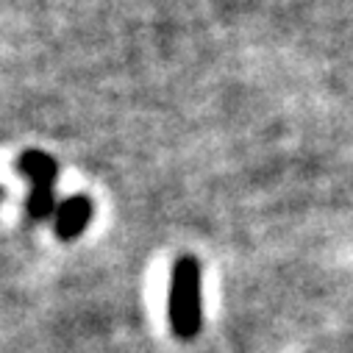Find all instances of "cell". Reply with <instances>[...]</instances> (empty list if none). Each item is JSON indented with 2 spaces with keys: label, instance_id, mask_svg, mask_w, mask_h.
<instances>
[{
  "label": "cell",
  "instance_id": "obj_1",
  "mask_svg": "<svg viewBox=\"0 0 353 353\" xmlns=\"http://www.w3.org/2000/svg\"><path fill=\"white\" fill-rule=\"evenodd\" d=\"M170 325L181 339H192L201 331L203 309H201V264L190 256L179 259L172 268L170 281Z\"/></svg>",
  "mask_w": 353,
  "mask_h": 353
},
{
  "label": "cell",
  "instance_id": "obj_2",
  "mask_svg": "<svg viewBox=\"0 0 353 353\" xmlns=\"http://www.w3.org/2000/svg\"><path fill=\"white\" fill-rule=\"evenodd\" d=\"M90 220H92V201L86 195H72L56 206L53 228H56L59 239H75L83 234Z\"/></svg>",
  "mask_w": 353,
  "mask_h": 353
},
{
  "label": "cell",
  "instance_id": "obj_3",
  "mask_svg": "<svg viewBox=\"0 0 353 353\" xmlns=\"http://www.w3.org/2000/svg\"><path fill=\"white\" fill-rule=\"evenodd\" d=\"M17 172L23 179H28L31 184H56V161L48 153L39 150H28L17 159Z\"/></svg>",
  "mask_w": 353,
  "mask_h": 353
},
{
  "label": "cell",
  "instance_id": "obj_4",
  "mask_svg": "<svg viewBox=\"0 0 353 353\" xmlns=\"http://www.w3.org/2000/svg\"><path fill=\"white\" fill-rule=\"evenodd\" d=\"M56 184H31L26 198V212L31 220H48L56 214Z\"/></svg>",
  "mask_w": 353,
  "mask_h": 353
}]
</instances>
